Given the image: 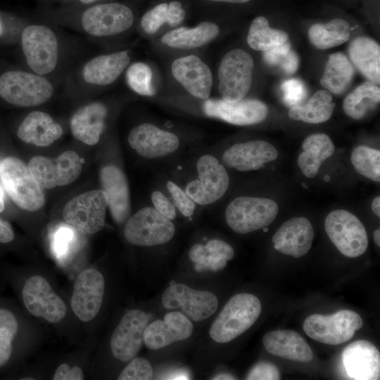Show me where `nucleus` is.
I'll use <instances>...</instances> for the list:
<instances>
[{"instance_id": "nucleus-56", "label": "nucleus", "mask_w": 380, "mask_h": 380, "mask_svg": "<svg viewBox=\"0 0 380 380\" xmlns=\"http://www.w3.org/2000/svg\"><path fill=\"white\" fill-rule=\"evenodd\" d=\"M4 186L0 181V213L4 210Z\"/></svg>"}, {"instance_id": "nucleus-25", "label": "nucleus", "mask_w": 380, "mask_h": 380, "mask_svg": "<svg viewBox=\"0 0 380 380\" xmlns=\"http://www.w3.org/2000/svg\"><path fill=\"white\" fill-rule=\"evenodd\" d=\"M100 181L113 220L118 224L124 222L130 211L129 187L125 174L117 166L108 165L101 170Z\"/></svg>"}, {"instance_id": "nucleus-7", "label": "nucleus", "mask_w": 380, "mask_h": 380, "mask_svg": "<svg viewBox=\"0 0 380 380\" xmlns=\"http://www.w3.org/2000/svg\"><path fill=\"white\" fill-rule=\"evenodd\" d=\"M359 314L341 310L330 315L314 314L303 323V330L313 340L329 345H338L350 340L362 327Z\"/></svg>"}, {"instance_id": "nucleus-33", "label": "nucleus", "mask_w": 380, "mask_h": 380, "mask_svg": "<svg viewBox=\"0 0 380 380\" xmlns=\"http://www.w3.org/2000/svg\"><path fill=\"white\" fill-rule=\"evenodd\" d=\"M334 108L331 93L327 90H319L306 103L291 106L288 115L293 120L318 124L328 120Z\"/></svg>"}, {"instance_id": "nucleus-39", "label": "nucleus", "mask_w": 380, "mask_h": 380, "mask_svg": "<svg viewBox=\"0 0 380 380\" xmlns=\"http://www.w3.org/2000/svg\"><path fill=\"white\" fill-rule=\"evenodd\" d=\"M262 58L267 65L277 67L288 75L294 74L298 68L299 57L288 41L263 51Z\"/></svg>"}, {"instance_id": "nucleus-54", "label": "nucleus", "mask_w": 380, "mask_h": 380, "mask_svg": "<svg viewBox=\"0 0 380 380\" xmlns=\"http://www.w3.org/2000/svg\"><path fill=\"white\" fill-rule=\"evenodd\" d=\"M14 239V232L11 224L0 217V243H7Z\"/></svg>"}, {"instance_id": "nucleus-17", "label": "nucleus", "mask_w": 380, "mask_h": 380, "mask_svg": "<svg viewBox=\"0 0 380 380\" xmlns=\"http://www.w3.org/2000/svg\"><path fill=\"white\" fill-rule=\"evenodd\" d=\"M105 281L95 269H87L76 277L71 297V308L82 322L93 319L99 313L103 300Z\"/></svg>"}, {"instance_id": "nucleus-10", "label": "nucleus", "mask_w": 380, "mask_h": 380, "mask_svg": "<svg viewBox=\"0 0 380 380\" xmlns=\"http://www.w3.org/2000/svg\"><path fill=\"white\" fill-rule=\"evenodd\" d=\"M326 232L331 242L345 256L356 258L368 246L366 229L360 220L345 210L331 212L324 222Z\"/></svg>"}, {"instance_id": "nucleus-27", "label": "nucleus", "mask_w": 380, "mask_h": 380, "mask_svg": "<svg viewBox=\"0 0 380 380\" xmlns=\"http://www.w3.org/2000/svg\"><path fill=\"white\" fill-rule=\"evenodd\" d=\"M130 57L127 51L95 56L82 68V77L88 84L108 86L115 82L128 67Z\"/></svg>"}, {"instance_id": "nucleus-24", "label": "nucleus", "mask_w": 380, "mask_h": 380, "mask_svg": "<svg viewBox=\"0 0 380 380\" xmlns=\"http://www.w3.org/2000/svg\"><path fill=\"white\" fill-rule=\"evenodd\" d=\"M314 229L305 217H293L279 228L272 237L274 248L281 253L300 258L310 249Z\"/></svg>"}, {"instance_id": "nucleus-22", "label": "nucleus", "mask_w": 380, "mask_h": 380, "mask_svg": "<svg viewBox=\"0 0 380 380\" xmlns=\"http://www.w3.org/2000/svg\"><path fill=\"white\" fill-rule=\"evenodd\" d=\"M175 79L193 96L207 99L213 86L212 72L200 58L189 55L175 60L171 66Z\"/></svg>"}, {"instance_id": "nucleus-44", "label": "nucleus", "mask_w": 380, "mask_h": 380, "mask_svg": "<svg viewBox=\"0 0 380 380\" xmlns=\"http://www.w3.org/2000/svg\"><path fill=\"white\" fill-rule=\"evenodd\" d=\"M153 376V369L148 360L135 357L121 372L118 380H148Z\"/></svg>"}, {"instance_id": "nucleus-34", "label": "nucleus", "mask_w": 380, "mask_h": 380, "mask_svg": "<svg viewBox=\"0 0 380 380\" xmlns=\"http://www.w3.org/2000/svg\"><path fill=\"white\" fill-rule=\"evenodd\" d=\"M350 35L349 23L335 18L325 23L313 24L308 30L310 42L319 49H328L346 42Z\"/></svg>"}, {"instance_id": "nucleus-20", "label": "nucleus", "mask_w": 380, "mask_h": 380, "mask_svg": "<svg viewBox=\"0 0 380 380\" xmlns=\"http://www.w3.org/2000/svg\"><path fill=\"white\" fill-rule=\"evenodd\" d=\"M194 325L190 319L179 311L167 313L163 320H156L148 324L144 333V343L151 350H158L175 342L191 336Z\"/></svg>"}, {"instance_id": "nucleus-50", "label": "nucleus", "mask_w": 380, "mask_h": 380, "mask_svg": "<svg viewBox=\"0 0 380 380\" xmlns=\"http://www.w3.org/2000/svg\"><path fill=\"white\" fill-rule=\"evenodd\" d=\"M205 246L209 253L220 256L227 261L232 260L234 255L233 248L222 240H210L206 243Z\"/></svg>"}, {"instance_id": "nucleus-49", "label": "nucleus", "mask_w": 380, "mask_h": 380, "mask_svg": "<svg viewBox=\"0 0 380 380\" xmlns=\"http://www.w3.org/2000/svg\"><path fill=\"white\" fill-rule=\"evenodd\" d=\"M322 163L305 151H303L298 158L299 167L303 174L308 178H312L317 174Z\"/></svg>"}, {"instance_id": "nucleus-57", "label": "nucleus", "mask_w": 380, "mask_h": 380, "mask_svg": "<svg viewBox=\"0 0 380 380\" xmlns=\"http://www.w3.org/2000/svg\"><path fill=\"white\" fill-rule=\"evenodd\" d=\"M211 1H217V2H227V3H235V4H242V3H246L251 0H208Z\"/></svg>"}, {"instance_id": "nucleus-8", "label": "nucleus", "mask_w": 380, "mask_h": 380, "mask_svg": "<svg viewBox=\"0 0 380 380\" xmlns=\"http://www.w3.org/2000/svg\"><path fill=\"white\" fill-rule=\"evenodd\" d=\"M108 198L102 189L91 190L72 198L65 205L67 224L83 234H94L105 225Z\"/></svg>"}, {"instance_id": "nucleus-60", "label": "nucleus", "mask_w": 380, "mask_h": 380, "mask_svg": "<svg viewBox=\"0 0 380 380\" xmlns=\"http://www.w3.org/2000/svg\"><path fill=\"white\" fill-rule=\"evenodd\" d=\"M98 0H80V1L82 4H91V3H94L95 1H96Z\"/></svg>"}, {"instance_id": "nucleus-16", "label": "nucleus", "mask_w": 380, "mask_h": 380, "mask_svg": "<svg viewBox=\"0 0 380 380\" xmlns=\"http://www.w3.org/2000/svg\"><path fill=\"white\" fill-rule=\"evenodd\" d=\"M151 316L145 312L133 309L127 311L115 329L110 339L113 356L129 362L137 356L144 343V333Z\"/></svg>"}, {"instance_id": "nucleus-13", "label": "nucleus", "mask_w": 380, "mask_h": 380, "mask_svg": "<svg viewBox=\"0 0 380 380\" xmlns=\"http://www.w3.org/2000/svg\"><path fill=\"white\" fill-rule=\"evenodd\" d=\"M162 303L167 310L180 308L182 313L194 322L210 317L218 307L217 298L212 292L195 290L174 281L164 291Z\"/></svg>"}, {"instance_id": "nucleus-36", "label": "nucleus", "mask_w": 380, "mask_h": 380, "mask_svg": "<svg viewBox=\"0 0 380 380\" xmlns=\"http://www.w3.org/2000/svg\"><path fill=\"white\" fill-rule=\"evenodd\" d=\"M185 18V11L179 1L162 3L146 12L141 18V26L149 34L156 33L164 23L179 25Z\"/></svg>"}, {"instance_id": "nucleus-46", "label": "nucleus", "mask_w": 380, "mask_h": 380, "mask_svg": "<svg viewBox=\"0 0 380 380\" xmlns=\"http://www.w3.org/2000/svg\"><path fill=\"white\" fill-rule=\"evenodd\" d=\"M167 188L179 212L185 217H191L195 210L196 203L175 182H167Z\"/></svg>"}, {"instance_id": "nucleus-14", "label": "nucleus", "mask_w": 380, "mask_h": 380, "mask_svg": "<svg viewBox=\"0 0 380 380\" xmlns=\"http://www.w3.org/2000/svg\"><path fill=\"white\" fill-rule=\"evenodd\" d=\"M134 23V14L127 6L120 3H106L92 6L81 16L83 30L94 37H108L127 30Z\"/></svg>"}, {"instance_id": "nucleus-21", "label": "nucleus", "mask_w": 380, "mask_h": 380, "mask_svg": "<svg viewBox=\"0 0 380 380\" xmlns=\"http://www.w3.org/2000/svg\"><path fill=\"white\" fill-rule=\"evenodd\" d=\"M342 362L351 379H379L380 353L369 341L358 340L348 345L342 353Z\"/></svg>"}, {"instance_id": "nucleus-48", "label": "nucleus", "mask_w": 380, "mask_h": 380, "mask_svg": "<svg viewBox=\"0 0 380 380\" xmlns=\"http://www.w3.org/2000/svg\"><path fill=\"white\" fill-rule=\"evenodd\" d=\"M154 208L169 220L176 217L175 205L161 191H155L151 194Z\"/></svg>"}, {"instance_id": "nucleus-12", "label": "nucleus", "mask_w": 380, "mask_h": 380, "mask_svg": "<svg viewBox=\"0 0 380 380\" xmlns=\"http://www.w3.org/2000/svg\"><path fill=\"white\" fill-rule=\"evenodd\" d=\"M198 178L188 183L186 193L199 205H209L221 198L229 185L225 167L213 156H202L196 164Z\"/></svg>"}, {"instance_id": "nucleus-11", "label": "nucleus", "mask_w": 380, "mask_h": 380, "mask_svg": "<svg viewBox=\"0 0 380 380\" xmlns=\"http://www.w3.org/2000/svg\"><path fill=\"white\" fill-rule=\"evenodd\" d=\"M27 167L43 189H50L73 182L81 173L82 161L76 152L67 151L54 159L34 156Z\"/></svg>"}, {"instance_id": "nucleus-30", "label": "nucleus", "mask_w": 380, "mask_h": 380, "mask_svg": "<svg viewBox=\"0 0 380 380\" xmlns=\"http://www.w3.org/2000/svg\"><path fill=\"white\" fill-rule=\"evenodd\" d=\"M350 61L368 81L376 84L380 82V46L374 39L358 37L348 46Z\"/></svg>"}, {"instance_id": "nucleus-41", "label": "nucleus", "mask_w": 380, "mask_h": 380, "mask_svg": "<svg viewBox=\"0 0 380 380\" xmlns=\"http://www.w3.org/2000/svg\"><path fill=\"white\" fill-rule=\"evenodd\" d=\"M125 78L129 87L137 94L148 96L154 95L152 71L147 64L141 62L132 63L126 70Z\"/></svg>"}, {"instance_id": "nucleus-40", "label": "nucleus", "mask_w": 380, "mask_h": 380, "mask_svg": "<svg viewBox=\"0 0 380 380\" xmlns=\"http://www.w3.org/2000/svg\"><path fill=\"white\" fill-rule=\"evenodd\" d=\"M18 330V323L14 314L0 308V367L10 360L13 351V341Z\"/></svg>"}, {"instance_id": "nucleus-43", "label": "nucleus", "mask_w": 380, "mask_h": 380, "mask_svg": "<svg viewBox=\"0 0 380 380\" xmlns=\"http://www.w3.org/2000/svg\"><path fill=\"white\" fill-rule=\"evenodd\" d=\"M303 151L323 163L334 152L335 147L329 136L325 134H313L308 137L302 144Z\"/></svg>"}, {"instance_id": "nucleus-2", "label": "nucleus", "mask_w": 380, "mask_h": 380, "mask_svg": "<svg viewBox=\"0 0 380 380\" xmlns=\"http://www.w3.org/2000/svg\"><path fill=\"white\" fill-rule=\"evenodd\" d=\"M53 84L32 71L11 70L0 75V97L17 107H33L47 102L54 94Z\"/></svg>"}, {"instance_id": "nucleus-5", "label": "nucleus", "mask_w": 380, "mask_h": 380, "mask_svg": "<svg viewBox=\"0 0 380 380\" xmlns=\"http://www.w3.org/2000/svg\"><path fill=\"white\" fill-rule=\"evenodd\" d=\"M278 210V205L272 199L239 196L227 205L225 218L234 232L247 234L267 227L274 220Z\"/></svg>"}, {"instance_id": "nucleus-9", "label": "nucleus", "mask_w": 380, "mask_h": 380, "mask_svg": "<svg viewBox=\"0 0 380 380\" xmlns=\"http://www.w3.org/2000/svg\"><path fill=\"white\" fill-rule=\"evenodd\" d=\"M175 232L172 221L152 207L138 210L127 220L124 229L126 240L139 246L165 243L172 239Z\"/></svg>"}, {"instance_id": "nucleus-52", "label": "nucleus", "mask_w": 380, "mask_h": 380, "mask_svg": "<svg viewBox=\"0 0 380 380\" xmlns=\"http://www.w3.org/2000/svg\"><path fill=\"white\" fill-rule=\"evenodd\" d=\"M53 380H82L84 375L82 370L77 366L72 368L67 364L60 365L55 372Z\"/></svg>"}, {"instance_id": "nucleus-35", "label": "nucleus", "mask_w": 380, "mask_h": 380, "mask_svg": "<svg viewBox=\"0 0 380 380\" xmlns=\"http://www.w3.org/2000/svg\"><path fill=\"white\" fill-rule=\"evenodd\" d=\"M379 101V87L368 81L359 85L346 96L343 103V110L351 118L360 120L374 109Z\"/></svg>"}, {"instance_id": "nucleus-26", "label": "nucleus", "mask_w": 380, "mask_h": 380, "mask_svg": "<svg viewBox=\"0 0 380 380\" xmlns=\"http://www.w3.org/2000/svg\"><path fill=\"white\" fill-rule=\"evenodd\" d=\"M108 114L101 102H91L78 108L72 115L70 127L73 137L87 145H95L106 126Z\"/></svg>"}, {"instance_id": "nucleus-19", "label": "nucleus", "mask_w": 380, "mask_h": 380, "mask_svg": "<svg viewBox=\"0 0 380 380\" xmlns=\"http://www.w3.org/2000/svg\"><path fill=\"white\" fill-rule=\"evenodd\" d=\"M127 140L138 154L146 158L163 157L175 152L179 146V138L175 134L150 123L132 128Z\"/></svg>"}, {"instance_id": "nucleus-18", "label": "nucleus", "mask_w": 380, "mask_h": 380, "mask_svg": "<svg viewBox=\"0 0 380 380\" xmlns=\"http://www.w3.org/2000/svg\"><path fill=\"white\" fill-rule=\"evenodd\" d=\"M205 114L236 125H250L264 121L268 114L265 103L257 99H241L229 102L223 99H206Z\"/></svg>"}, {"instance_id": "nucleus-15", "label": "nucleus", "mask_w": 380, "mask_h": 380, "mask_svg": "<svg viewBox=\"0 0 380 380\" xmlns=\"http://www.w3.org/2000/svg\"><path fill=\"white\" fill-rule=\"evenodd\" d=\"M22 296L27 310L35 317L57 323L66 315L65 303L40 275L32 276L25 281Z\"/></svg>"}, {"instance_id": "nucleus-51", "label": "nucleus", "mask_w": 380, "mask_h": 380, "mask_svg": "<svg viewBox=\"0 0 380 380\" xmlns=\"http://www.w3.org/2000/svg\"><path fill=\"white\" fill-rule=\"evenodd\" d=\"M227 262L224 258L211 253H208L205 260L198 265H195L194 268L197 272H203L206 270L217 272L223 270Z\"/></svg>"}, {"instance_id": "nucleus-31", "label": "nucleus", "mask_w": 380, "mask_h": 380, "mask_svg": "<svg viewBox=\"0 0 380 380\" xmlns=\"http://www.w3.org/2000/svg\"><path fill=\"white\" fill-rule=\"evenodd\" d=\"M219 32V27L215 23L205 21L193 28L181 27L170 30L162 36L160 41L175 49H195L213 41Z\"/></svg>"}, {"instance_id": "nucleus-23", "label": "nucleus", "mask_w": 380, "mask_h": 380, "mask_svg": "<svg viewBox=\"0 0 380 380\" xmlns=\"http://www.w3.org/2000/svg\"><path fill=\"white\" fill-rule=\"evenodd\" d=\"M277 156V150L272 144L255 140L230 146L224 152L222 160L229 167L246 172L258 170Z\"/></svg>"}, {"instance_id": "nucleus-28", "label": "nucleus", "mask_w": 380, "mask_h": 380, "mask_svg": "<svg viewBox=\"0 0 380 380\" xmlns=\"http://www.w3.org/2000/svg\"><path fill=\"white\" fill-rule=\"evenodd\" d=\"M266 350L284 359L300 362L312 360L313 353L303 336L290 329L267 332L262 338Z\"/></svg>"}, {"instance_id": "nucleus-38", "label": "nucleus", "mask_w": 380, "mask_h": 380, "mask_svg": "<svg viewBox=\"0 0 380 380\" xmlns=\"http://www.w3.org/2000/svg\"><path fill=\"white\" fill-rule=\"evenodd\" d=\"M351 163L355 170L372 181H380V151L365 146H359L352 152Z\"/></svg>"}, {"instance_id": "nucleus-42", "label": "nucleus", "mask_w": 380, "mask_h": 380, "mask_svg": "<svg viewBox=\"0 0 380 380\" xmlns=\"http://www.w3.org/2000/svg\"><path fill=\"white\" fill-rule=\"evenodd\" d=\"M77 230L71 226L61 225L53 233L51 248L60 259L70 256L78 242Z\"/></svg>"}, {"instance_id": "nucleus-3", "label": "nucleus", "mask_w": 380, "mask_h": 380, "mask_svg": "<svg viewBox=\"0 0 380 380\" xmlns=\"http://www.w3.org/2000/svg\"><path fill=\"white\" fill-rule=\"evenodd\" d=\"M20 43L31 71L46 76L56 70L59 61V42L50 27L43 24L25 27L21 32Z\"/></svg>"}, {"instance_id": "nucleus-58", "label": "nucleus", "mask_w": 380, "mask_h": 380, "mask_svg": "<svg viewBox=\"0 0 380 380\" xmlns=\"http://www.w3.org/2000/svg\"><path fill=\"white\" fill-rule=\"evenodd\" d=\"M213 379H235V378L228 374H220L213 378Z\"/></svg>"}, {"instance_id": "nucleus-59", "label": "nucleus", "mask_w": 380, "mask_h": 380, "mask_svg": "<svg viewBox=\"0 0 380 380\" xmlns=\"http://www.w3.org/2000/svg\"><path fill=\"white\" fill-rule=\"evenodd\" d=\"M374 240L375 243L379 246H380V230L377 229L374 232Z\"/></svg>"}, {"instance_id": "nucleus-47", "label": "nucleus", "mask_w": 380, "mask_h": 380, "mask_svg": "<svg viewBox=\"0 0 380 380\" xmlns=\"http://www.w3.org/2000/svg\"><path fill=\"white\" fill-rule=\"evenodd\" d=\"M281 375L277 367L268 362H260L247 375L246 379L278 380Z\"/></svg>"}, {"instance_id": "nucleus-55", "label": "nucleus", "mask_w": 380, "mask_h": 380, "mask_svg": "<svg viewBox=\"0 0 380 380\" xmlns=\"http://www.w3.org/2000/svg\"><path fill=\"white\" fill-rule=\"evenodd\" d=\"M372 211L377 217H380V197H376L372 203Z\"/></svg>"}, {"instance_id": "nucleus-37", "label": "nucleus", "mask_w": 380, "mask_h": 380, "mask_svg": "<svg viewBox=\"0 0 380 380\" xmlns=\"http://www.w3.org/2000/svg\"><path fill=\"white\" fill-rule=\"evenodd\" d=\"M288 39L286 32L270 27L266 18L258 16L251 24L247 42L253 49L265 51L286 42Z\"/></svg>"}, {"instance_id": "nucleus-6", "label": "nucleus", "mask_w": 380, "mask_h": 380, "mask_svg": "<svg viewBox=\"0 0 380 380\" xmlns=\"http://www.w3.org/2000/svg\"><path fill=\"white\" fill-rule=\"evenodd\" d=\"M254 63L251 56L241 49H234L222 58L217 72L218 89L223 100L235 102L249 91Z\"/></svg>"}, {"instance_id": "nucleus-45", "label": "nucleus", "mask_w": 380, "mask_h": 380, "mask_svg": "<svg viewBox=\"0 0 380 380\" xmlns=\"http://www.w3.org/2000/svg\"><path fill=\"white\" fill-rule=\"evenodd\" d=\"M283 100L289 106L301 104L308 95V89L303 81L296 78L285 80L281 85Z\"/></svg>"}, {"instance_id": "nucleus-32", "label": "nucleus", "mask_w": 380, "mask_h": 380, "mask_svg": "<svg viewBox=\"0 0 380 380\" xmlns=\"http://www.w3.org/2000/svg\"><path fill=\"white\" fill-rule=\"evenodd\" d=\"M355 68L350 59L338 52L329 56L320 80L321 85L335 95L344 93L352 82Z\"/></svg>"}, {"instance_id": "nucleus-53", "label": "nucleus", "mask_w": 380, "mask_h": 380, "mask_svg": "<svg viewBox=\"0 0 380 380\" xmlns=\"http://www.w3.org/2000/svg\"><path fill=\"white\" fill-rule=\"evenodd\" d=\"M208 253L205 245L196 243L191 248L189 255L195 265H198L205 260Z\"/></svg>"}, {"instance_id": "nucleus-4", "label": "nucleus", "mask_w": 380, "mask_h": 380, "mask_svg": "<svg viewBox=\"0 0 380 380\" xmlns=\"http://www.w3.org/2000/svg\"><path fill=\"white\" fill-rule=\"evenodd\" d=\"M0 179L9 197L19 208L33 212L44 205L43 189L21 160L4 158L0 164Z\"/></svg>"}, {"instance_id": "nucleus-1", "label": "nucleus", "mask_w": 380, "mask_h": 380, "mask_svg": "<svg viewBox=\"0 0 380 380\" xmlns=\"http://www.w3.org/2000/svg\"><path fill=\"white\" fill-rule=\"evenodd\" d=\"M261 309V303L255 296L247 293L236 294L213 323L210 337L220 343L234 340L253 325Z\"/></svg>"}, {"instance_id": "nucleus-61", "label": "nucleus", "mask_w": 380, "mask_h": 380, "mask_svg": "<svg viewBox=\"0 0 380 380\" xmlns=\"http://www.w3.org/2000/svg\"><path fill=\"white\" fill-rule=\"evenodd\" d=\"M3 34H4V25L0 18V37H1Z\"/></svg>"}, {"instance_id": "nucleus-29", "label": "nucleus", "mask_w": 380, "mask_h": 380, "mask_svg": "<svg viewBox=\"0 0 380 380\" xmlns=\"http://www.w3.org/2000/svg\"><path fill=\"white\" fill-rule=\"evenodd\" d=\"M63 130L48 113L35 110L28 113L17 130L18 137L24 142L38 146H47L63 135Z\"/></svg>"}]
</instances>
